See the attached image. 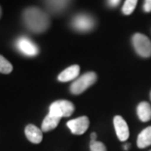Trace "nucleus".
<instances>
[{
    "mask_svg": "<svg viewBox=\"0 0 151 151\" xmlns=\"http://www.w3.org/2000/svg\"><path fill=\"white\" fill-rule=\"evenodd\" d=\"M22 20L27 29L34 33L44 32L50 25V19L48 14L36 7L25 9L22 14Z\"/></svg>",
    "mask_w": 151,
    "mask_h": 151,
    "instance_id": "1",
    "label": "nucleus"
},
{
    "mask_svg": "<svg viewBox=\"0 0 151 151\" xmlns=\"http://www.w3.org/2000/svg\"><path fill=\"white\" fill-rule=\"evenodd\" d=\"M98 76L95 72L90 71L86 72L83 75L78 77L76 80H74V82L72 83L70 86V92L73 95H80L83 92H85L89 87H91L92 85H94L97 82Z\"/></svg>",
    "mask_w": 151,
    "mask_h": 151,
    "instance_id": "2",
    "label": "nucleus"
},
{
    "mask_svg": "<svg viewBox=\"0 0 151 151\" xmlns=\"http://www.w3.org/2000/svg\"><path fill=\"white\" fill-rule=\"evenodd\" d=\"M75 106L71 101L66 99H60V101H54L49 107V113L55 115L59 118L69 117L74 112Z\"/></svg>",
    "mask_w": 151,
    "mask_h": 151,
    "instance_id": "3",
    "label": "nucleus"
},
{
    "mask_svg": "<svg viewBox=\"0 0 151 151\" xmlns=\"http://www.w3.org/2000/svg\"><path fill=\"white\" fill-rule=\"evenodd\" d=\"M132 42H133L136 52L140 57H151V41L148 39V37L141 33H136L132 38Z\"/></svg>",
    "mask_w": 151,
    "mask_h": 151,
    "instance_id": "4",
    "label": "nucleus"
},
{
    "mask_svg": "<svg viewBox=\"0 0 151 151\" xmlns=\"http://www.w3.org/2000/svg\"><path fill=\"white\" fill-rule=\"evenodd\" d=\"M95 20L87 14L76 15L71 21L72 27L79 32H88L95 27Z\"/></svg>",
    "mask_w": 151,
    "mask_h": 151,
    "instance_id": "5",
    "label": "nucleus"
},
{
    "mask_svg": "<svg viewBox=\"0 0 151 151\" xmlns=\"http://www.w3.org/2000/svg\"><path fill=\"white\" fill-rule=\"evenodd\" d=\"M16 47L19 52H21L22 55L27 57H34L39 53L37 45L34 42H32L29 38L22 36L17 40L16 42Z\"/></svg>",
    "mask_w": 151,
    "mask_h": 151,
    "instance_id": "6",
    "label": "nucleus"
},
{
    "mask_svg": "<svg viewBox=\"0 0 151 151\" xmlns=\"http://www.w3.org/2000/svg\"><path fill=\"white\" fill-rule=\"evenodd\" d=\"M66 126L68 127V129L72 134L80 136L88 130L90 126V120L87 116H81L73 119V120H69L66 123Z\"/></svg>",
    "mask_w": 151,
    "mask_h": 151,
    "instance_id": "7",
    "label": "nucleus"
},
{
    "mask_svg": "<svg viewBox=\"0 0 151 151\" xmlns=\"http://www.w3.org/2000/svg\"><path fill=\"white\" fill-rule=\"evenodd\" d=\"M113 124L119 140L126 141L130 137V131H129V127H128V124L124 120V118L120 116V115H117L113 119Z\"/></svg>",
    "mask_w": 151,
    "mask_h": 151,
    "instance_id": "8",
    "label": "nucleus"
},
{
    "mask_svg": "<svg viewBox=\"0 0 151 151\" xmlns=\"http://www.w3.org/2000/svg\"><path fill=\"white\" fill-rule=\"evenodd\" d=\"M79 73H80V66L77 65H73L60 72V75L58 76V80L60 82H68V81H72V80H76L78 78Z\"/></svg>",
    "mask_w": 151,
    "mask_h": 151,
    "instance_id": "9",
    "label": "nucleus"
},
{
    "mask_svg": "<svg viewBox=\"0 0 151 151\" xmlns=\"http://www.w3.org/2000/svg\"><path fill=\"white\" fill-rule=\"evenodd\" d=\"M25 136L27 139L34 144L40 143L43 139V132L39 128H37L34 125H27L24 129Z\"/></svg>",
    "mask_w": 151,
    "mask_h": 151,
    "instance_id": "10",
    "label": "nucleus"
},
{
    "mask_svg": "<svg viewBox=\"0 0 151 151\" xmlns=\"http://www.w3.org/2000/svg\"><path fill=\"white\" fill-rule=\"evenodd\" d=\"M71 0H45L47 8L54 14L63 12L68 6Z\"/></svg>",
    "mask_w": 151,
    "mask_h": 151,
    "instance_id": "11",
    "label": "nucleus"
},
{
    "mask_svg": "<svg viewBox=\"0 0 151 151\" xmlns=\"http://www.w3.org/2000/svg\"><path fill=\"white\" fill-rule=\"evenodd\" d=\"M137 117L141 122H147L151 120V105L146 101H142L137 105Z\"/></svg>",
    "mask_w": 151,
    "mask_h": 151,
    "instance_id": "12",
    "label": "nucleus"
},
{
    "mask_svg": "<svg viewBox=\"0 0 151 151\" xmlns=\"http://www.w3.org/2000/svg\"><path fill=\"white\" fill-rule=\"evenodd\" d=\"M137 144L139 148H145L151 145V126L140 132L137 137Z\"/></svg>",
    "mask_w": 151,
    "mask_h": 151,
    "instance_id": "13",
    "label": "nucleus"
},
{
    "mask_svg": "<svg viewBox=\"0 0 151 151\" xmlns=\"http://www.w3.org/2000/svg\"><path fill=\"white\" fill-rule=\"evenodd\" d=\"M60 121V118L55 116V115L48 113V115L44 118V120L41 125V130L42 132H50L54 130L55 128H57V126L59 125Z\"/></svg>",
    "mask_w": 151,
    "mask_h": 151,
    "instance_id": "14",
    "label": "nucleus"
},
{
    "mask_svg": "<svg viewBox=\"0 0 151 151\" xmlns=\"http://www.w3.org/2000/svg\"><path fill=\"white\" fill-rule=\"evenodd\" d=\"M13 70V65L9 63L4 57L0 55V73L3 74H9Z\"/></svg>",
    "mask_w": 151,
    "mask_h": 151,
    "instance_id": "15",
    "label": "nucleus"
},
{
    "mask_svg": "<svg viewBox=\"0 0 151 151\" xmlns=\"http://www.w3.org/2000/svg\"><path fill=\"white\" fill-rule=\"evenodd\" d=\"M137 0H126L123 5V8H122V11L125 15H130L134 12V8L137 6Z\"/></svg>",
    "mask_w": 151,
    "mask_h": 151,
    "instance_id": "16",
    "label": "nucleus"
},
{
    "mask_svg": "<svg viewBox=\"0 0 151 151\" xmlns=\"http://www.w3.org/2000/svg\"><path fill=\"white\" fill-rule=\"evenodd\" d=\"M90 149H91V151H107L106 146L104 145V143L98 140L91 141V143H90Z\"/></svg>",
    "mask_w": 151,
    "mask_h": 151,
    "instance_id": "17",
    "label": "nucleus"
},
{
    "mask_svg": "<svg viewBox=\"0 0 151 151\" xmlns=\"http://www.w3.org/2000/svg\"><path fill=\"white\" fill-rule=\"evenodd\" d=\"M143 9L145 12H151V0H145Z\"/></svg>",
    "mask_w": 151,
    "mask_h": 151,
    "instance_id": "18",
    "label": "nucleus"
},
{
    "mask_svg": "<svg viewBox=\"0 0 151 151\" xmlns=\"http://www.w3.org/2000/svg\"><path fill=\"white\" fill-rule=\"evenodd\" d=\"M121 0H108V4L111 7H116V6L120 3Z\"/></svg>",
    "mask_w": 151,
    "mask_h": 151,
    "instance_id": "19",
    "label": "nucleus"
},
{
    "mask_svg": "<svg viewBox=\"0 0 151 151\" xmlns=\"http://www.w3.org/2000/svg\"><path fill=\"white\" fill-rule=\"evenodd\" d=\"M97 140V134L92 133L91 134V141H96Z\"/></svg>",
    "mask_w": 151,
    "mask_h": 151,
    "instance_id": "20",
    "label": "nucleus"
},
{
    "mask_svg": "<svg viewBox=\"0 0 151 151\" xmlns=\"http://www.w3.org/2000/svg\"><path fill=\"white\" fill-rule=\"evenodd\" d=\"M130 147H131V143H127V144H125V145H124V149L127 151L128 149H130Z\"/></svg>",
    "mask_w": 151,
    "mask_h": 151,
    "instance_id": "21",
    "label": "nucleus"
},
{
    "mask_svg": "<svg viewBox=\"0 0 151 151\" xmlns=\"http://www.w3.org/2000/svg\"><path fill=\"white\" fill-rule=\"evenodd\" d=\"M0 17H1V8H0Z\"/></svg>",
    "mask_w": 151,
    "mask_h": 151,
    "instance_id": "22",
    "label": "nucleus"
},
{
    "mask_svg": "<svg viewBox=\"0 0 151 151\" xmlns=\"http://www.w3.org/2000/svg\"><path fill=\"white\" fill-rule=\"evenodd\" d=\"M150 99H151V93H150Z\"/></svg>",
    "mask_w": 151,
    "mask_h": 151,
    "instance_id": "23",
    "label": "nucleus"
},
{
    "mask_svg": "<svg viewBox=\"0 0 151 151\" xmlns=\"http://www.w3.org/2000/svg\"><path fill=\"white\" fill-rule=\"evenodd\" d=\"M150 151H151V150H150Z\"/></svg>",
    "mask_w": 151,
    "mask_h": 151,
    "instance_id": "24",
    "label": "nucleus"
}]
</instances>
